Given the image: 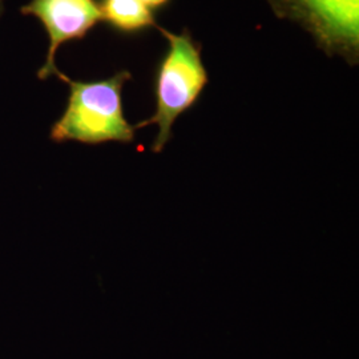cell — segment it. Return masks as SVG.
I'll list each match as a JSON object with an SVG mask.
<instances>
[{
    "label": "cell",
    "mask_w": 359,
    "mask_h": 359,
    "mask_svg": "<svg viewBox=\"0 0 359 359\" xmlns=\"http://www.w3.org/2000/svg\"><path fill=\"white\" fill-rule=\"evenodd\" d=\"M167 38L169 50L158 67L156 76V112L152 117L140 121L135 129L157 126L151 151L160 154L172 137V127L180 115L197 103L208 84V72L201 59V47L184 29L181 34H172L157 27Z\"/></svg>",
    "instance_id": "obj_2"
},
{
    "label": "cell",
    "mask_w": 359,
    "mask_h": 359,
    "mask_svg": "<svg viewBox=\"0 0 359 359\" xmlns=\"http://www.w3.org/2000/svg\"><path fill=\"white\" fill-rule=\"evenodd\" d=\"M281 18L299 22L322 48L357 62L359 0H270Z\"/></svg>",
    "instance_id": "obj_3"
},
{
    "label": "cell",
    "mask_w": 359,
    "mask_h": 359,
    "mask_svg": "<svg viewBox=\"0 0 359 359\" xmlns=\"http://www.w3.org/2000/svg\"><path fill=\"white\" fill-rule=\"evenodd\" d=\"M140 1L144 3L147 7H149L151 10H154V8H161V7L167 6L170 0H140Z\"/></svg>",
    "instance_id": "obj_6"
},
{
    "label": "cell",
    "mask_w": 359,
    "mask_h": 359,
    "mask_svg": "<svg viewBox=\"0 0 359 359\" xmlns=\"http://www.w3.org/2000/svg\"><path fill=\"white\" fill-rule=\"evenodd\" d=\"M100 10L103 20L124 32H137L157 27L152 10L140 0H103Z\"/></svg>",
    "instance_id": "obj_5"
},
{
    "label": "cell",
    "mask_w": 359,
    "mask_h": 359,
    "mask_svg": "<svg viewBox=\"0 0 359 359\" xmlns=\"http://www.w3.org/2000/svg\"><path fill=\"white\" fill-rule=\"evenodd\" d=\"M22 13L39 18L50 36L47 60L39 72L41 79L50 75L63 79L65 75L55 65L57 48L65 41L84 38L92 27L103 20L100 6L95 0H32Z\"/></svg>",
    "instance_id": "obj_4"
},
{
    "label": "cell",
    "mask_w": 359,
    "mask_h": 359,
    "mask_svg": "<svg viewBox=\"0 0 359 359\" xmlns=\"http://www.w3.org/2000/svg\"><path fill=\"white\" fill-rule=\"evenodd\" d=\"M128 71L100 81H72L65 76L71 93L63 116L53 124V142L102 144L135 140V126H130L123 111L121 90L130 79Z\"/></svg>",
    "instance_id": "obj_1"
}]
</instances>
